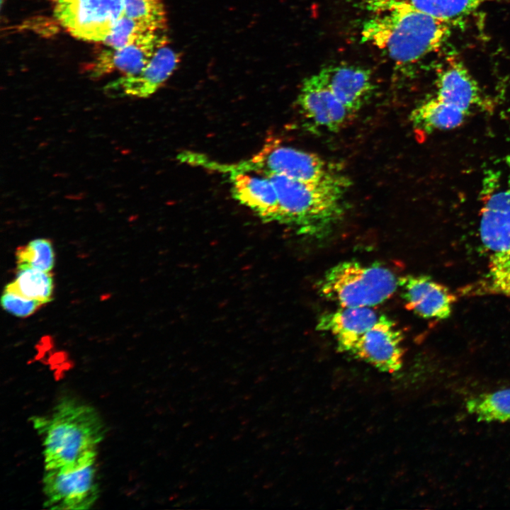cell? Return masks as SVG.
<instances>
[{"instance_id": "cell-39", "label": "cell", "mask_w": 510, "mask_h": 510, "mask_svg": "<svg viewBox=\"0 0 510 510\" xmlns=\"http://www.w3.org/2000/svg\"><path fill=\"white\" fill-rule=\"evenodd\" d=\"M203 444V441H196V442L195 443L194 446H195L196 448H199V447H200Z\"/></svg>"}, {"instance_id": "cell-5", "label": "cell", "mask_w": 510, "mask_h": 510, "mask_svg": "<svg viewBox=\"0 0 510 510\" xmlns=\"http://www.w3.org/2000/svg\"><path fill=\"white\" fill-rule=\"evenodd\" d=\"M207 170L224 175L244 172L259 175L278 174L309 183L343 182L349 180L340 170L317 154L268 141L251 157L234 163H222L205 157L201 163Z\"/></svg>"}, {"instance_id": "cell-4", "label": "cell", "mask_w": 510, "mask_h": 510, "mask_svg": "<svg viewBox=\"0 0 510 510\" xmlns=\"http://www.w3.org/2000/svg\"><path fill=\"white\" fill-rule=\"evenodd\" d=\"M273 183L278 199V221L300 232L323 234L343 214V198L350 181L309 183L278 174L263 175Z\"/></svg>"}, {"instance_id": "cell-41", "label": "cell", "mask_w": 510, "mask_h": 510, "mask_svg": "<svg viewBox=\"0 0 510 510\" xmlns=\"http://www.w3.org/2000/svg\"><path fill=\"white\" fill-rule=\"evenodd\" d=\"M183 437V433L179 432L176 436V441H178Z\"/></svg>"}, {"instance_id": "cell-30", "label": "cell", "mask_w": 510, "mask_h": 510, "mask_svg": "<svg viewBox=\"0 0 510 510\" xmlns=\"http://www.w3.org/2000/svg\"><path fill=\"white\" fill-rule=\"evenodd\" d=\"M244 495L246 497H248V498H249V497H250L251 496L253 495V492H252V490H251V489H246V490L244 492Z\"/></svg>"}, {"instance_id": "cell-13", "label": "cell", "mask_w": 510, "mask_h": 510, "mask_svg": "<svg viewBox=\"0 0 510 510\" xmlns=\"http://www.w3.org/2000/svg\"><path fill=\"white\" fill-rule=\"evenodd\" d=\"M180 62L179 55L165 45L154 54L146 67L135 75L123 76L105 87L108 96L146 98L155 93L169 78Z\"/></svg>"}, {"instance_id": "cell-46", "label": "cell", "mask_w": 510, "mask_h": 510, "mask_svg": "<svg viewBox=\"0 0 510 510\" xmlns=\"http://www.w3.org/2000/svg\"><path fill=\"white\" fill-rule=\"evenodd\" d=\"M258 428H259L258 426H254V427L251 429V432H255V431H256L258 430Z\"/></svg>"}, {"instance_id": "cell-50", "label": "cell", "mask_w": 510, "mask_h": 510, "mask_svg": "<svg viewBox=\"0 0 510 510\" xmlns=\"http://www.w3.org/2000/svg\"><path fill=\"white\" fill-rule=\"evenodd\" d=\"M234 388H230V389L229 390V392H234Z\"/></svg>"}, {"instance_id": "cell-37", "label": "cell", "mask_w": 510, "mask_h": 510, "mask_svg": "<svg viewBox=\"0 0 510 510\" xmlns=\"http://www.w3.org/2000/svg\"><path fill=\"white\" fill-rule=\"evenodd\" d=\"M178 497H179V494H178V493L173 494L169 497V500L176 499L178 498Z\"/></svg>"}, {"instance_id": "cell-17", "label": "cell", "mask_w": 510, "mask_h": 510, "mask_svg": "<svg viewBox=\"0 0 510 510\" xmlns=\"http://www.w3.org/2000/svg\"><path fill=\"white\" fill-rule=\"evenodd\" d=\"M227 176L232 184V194L234 199L262 218L278 221V196L268 177L244 172L231 173Z\"/></svg>"}, {"instance_id": "cell-48", "label": "cell", "mask_w": 510, "mask_h": 510, "mask_svg": "<svg viewBox=\"0 0 510 510\" xmlns=\"http://www.w3.org/2000/svg\"><path fill=\"white\" fill-rule=\"evenodd\" d=\"M264 416V413H263V412H260V413H259L258 414H256V417H261V416Z\"/></svg>"}, {"instance_id": "cell-8", "label": "cell", "mask_w": 510, "mask_h": 510, "mask_svg": "<svg viewBox=\"0 0 510 510\" xmlns=\"http://www.w3.org/2000/svg\"><path fill=\"white\" fill-rule=\"evenodd\" d=\"M42 484L44 504L52 509H89L99 494L96 462L74 470H45Z\"/></svg>"}, {"instance_id": "cell-35", "label": "cell", "mask_w": 510, "mask_h": 510, "mask_svg": "<svg viewBox=\"0 0 510 510\" xmlns=\"http://www.w3.org/2000/svg\"><path fill=\"white\" fill-rule=\"evenodd\" d=\"M249 503L253 504L256 502V497L254 495L251 496L249 497Z\"/></svg>"}, {"instance_id": "cell-11", "label": "cell", "mask_w": 510, "mask_h": 510, "mask_svg": "<svg viewBox=\"0 0 510 510\" xmlns=\"http://www.w3.org/2000/svg\"><path fill=\"white\" fill-rule=\"evenodd\" d=\"M169 41L166 30L153 31L139 41L119 49L106 47L89 64L86 70L91 79H99L114 71L123 76L140 73L156 52Z\"/></svg>"}, {"instance_id": "cell-15", "label": "cell", "mask_w": 510, "mask_h": 510, "mask_svg": "<svg viewBox=\"0 0 510 510\" xmlns=\"http://www.w3.org/2000/svg\"><path fill=\"white\" fill-rule=\"evenodd\" d=\"M318 74L352 114L367 103L374 91L371 72L361 67L330 65Z\"/></svg>"}, {"instance_id": "cell-7", "label": "cell", "mask_w": 510, "mask_h": 510, "mask_svg": "<svg viewBox=\"0 0 510 510\" xmlns=\"http://www.w3.org/2000/svg\"><path fill=\"white\" fill-rule=\"evenodd\" d=\"M57 21L73 37L102 42L124 15L123 0H49Z\"/></svg>"}, {"instance_id": "cell-31", "label": "cell", "mask_w": 510, "mask_h": 510, "mask_svg": "<svg viewBox=\"0 0 510 510\" xmlns=\"http://www.w3.org/2000/svg\"><path fill=\"white\" fill-rule=\"evenodd\" d=\"M253 395L251 393H246L244 394L242 397L244 400H249L252 398Z\"/></svg>"}, {"instance_id": "cell-6", "label": "cell", "mask_w": 510, "mask_h": 510, "mask_svg": "<svg viewBox=\"0 0 510 510\" xmlns=\"http://www.w3.org/2000/svg\"><path fill=\"white\" fill-rule=\"evenodd\" d=\"M398 286L399 279L383 266L346 261L325 273L318 289L340 307H372L389 299Z\"/></svg>"}, {"instance_id": "cell-47", "label": "cell", "mask_w": 510, "mask_h": 510, "mask_svg": "<svg viewBox=\"0 0 510 510\" xmlns=\"http://www.w3.org/2000/svg\"><path fill=\"white\" fill-rule=\"evenodd\" d=\"M208 460H209L208 458H205L201 461V464H205L208 462Z\"/></svg>"}, {"instance_id": "cell-38", "label": "cell", "mask_w": 510, "mask_h": 510, "mask_svg": "<svg viewBox=\"0 0 510 510\" xmlns=\"http://www.w3.org/2000/svg\"><path fill=\"white\" fill-rule=\"evenodd\" d=\"M217 436V432H213V433H212L211 434H210V436H209V439L213 440V439H215Z\"/></svg>"}, {"instance_id": "cell-16", "label": "cell", "mask_w": 510, "mask_h": 510, "mask_svg": "<svg viewBox=\"0 0 510 510\" xmlns=\"http://www.w3.org/2000/svg\"><path fill=\"white\" fill-rule=\"evenodd\" d=\"M380 315L370 307H341L323 314L318 321L317 329L333 335L339 349L348 353Z\"/></svg>"}, {"instance_id": "cell-33", "label": "cell", "mask_w": 510, "mask_h": 510, "mask_svg": "<svg viewBox=\"0 0 510 510\" xmlns=\"http://www.w3.org/2000/svg\"><path fill=\"white\" fill-rule=\"evenodd\" d=\"M192 424H193V421H191V420H187L186 421H185V422L183 424L182 427H183V428L188 427V426H189L190 425H191Z\"/></svg>"}, {"instance_id": "cell-19", "label": "cell", "mask_w": 510, "mask_h": 510, "mask_svg": "<svg viewBox=\"0 0 510 510\" xmlns=\"http://www.w3.org/2000/svg\"><path fill=\"white\" fill-rule=\"evenodd\" d=\"M465 407L477 421L510 422V387L472 397L467 400Z\"/></svg>"}, {"instance_id": "cell-42", "label": "cell", "mask_w": 510, "mask_h": 510, "mask_svg": "<svg viewBox=\"0 0 510 510\" xmlns=\"http://www.w3.org/2000/svg\"><path fill=\"white\" fill-rule=\"evenodd\" d=\"M268 448H269V443H266V442L265 443H264V444L262 445V448L264 449V450H266V449H268Z\"/></svg>"}, {"instance_id": "cell-20", "label": "cell", "mask_w": 510, "mask_h": 510, "mask_svg": "<svg viewBox=\"0 0 510 510\" xmlns=\"http://www.w3.org/2000/svg\"><path fill=\"white\" fill-rule=\"evenodd\" d=\"M53 290L54 280L51 272L32 268H18L15 279L4 289L44 305L51 301Z\"/></svg>"}, {"instance_id": "cell-10", "label": "cell", "mask_w": 510, "mask_h": 510, "mask_svg": "<svg viewBox=\"0 0 510 510\" xmlns=\"http://www.w3.org/2000/svg\"><path fill=\"white\" fill-rule=\"evenodd\" d=\"M379 370L394 373L402 366V334L393 321L381 314L348 353Z\"/></svg>"}, {"instance_id": "cell-36", "label": "cell", "mask_w": 510, "mask_h": 510, "mask_svg": "<svg viewBox=\"0 0 510 510\" xmlns=\"http://www.w3.org/2000/svg\"><path fill=\"white\" fill-rule=\"evenodd\" d=\"M217 407H218V404H214L211 408H210L209 412L210 413H214L217 410Z\"/></svg>"}, {"instance_id": "cell-23", "label": "cell", "mask_w": 510, "mask_h": 510, "mask_svg": "<svg viewBox=\"0 0 510 510\" xmlns=\"http://www.w3.org/2000/svg\"><path fill=\"white\" fill-rule=\"evenodd\" d=\"M153 31L157 30H152L124 14L102 42L108 48L119 49L139 41Z\"/></svg>"}, {"instance_id": "cell-32", "label": "cell", "mask_w": 510, "mask_h": 510, "mask_svg": "<svg viewBox=\"0 0 510 510\" xmlns=\"http://www.w3.org/2000/svg\"><path fill=\"white\" fill-rule=\"evenodd\" d=\"M242 437H243V434H236L235 436H233L232 441H237L240 440Z\"/></svg>"}, {"instance_id": "cell-1", "label": "cell", "mask_w": 510, "mask_h": 510, "mask_svg": "<svg viewBox=\"0 0 510 510\" xmlns=\"http://www.w3.org/2000/svg\"><path fill=\"white\" fill-rule=\"evenodd\" d=\"M373 14L363 23L361 40L398 64L417 62L440 49L450 24L398 0H366Z\"/></svg>"}, {"instance_id": "cell-9", "label": "cell", "mask_w": 510, "mask_h": 510, "mask_svg": "<svg viewBox=\"0 0 510 510\" xmlns=\"http://www.w3.org/2000/svg\"><path fill=\"white\" fill-rule=\"evenodd\" d=\"M434 99L463 124L471 112L482 108V91L468 69L455 59L448 60L438 73Z\"/></svg>"}, {"instance_id": "cell-18", "label": "cell", "mask_w": 510, "mask_h": 510, "mask_svg": "<svg viewBox=\"0 0 510 510\" xmlns=\"http://www.w3.org/2000/svg\"><path fill=\"white\" fill-rule=\"evenodd\" d=\"M414 8L443 21L452 26H459L485 4L494 0H398Z\"/></svg>"}, {"instance_id": "cell-43", "label": "cell", "mask_w": 510, "mask_h": 510, "mask_svg": "<svg viewBox=\"0 0 510 510\" xmlns=\"http://www.w3.org/2000/svg\"><path fill=\"white\" fill-rule=\"evenodd\" d=\"M227 410H228V408H227V407L221 408L220 412L221 414H225Z\"/></svg>"}, {"instance_id": "cell-12", "label": "cell", "mask_w": 510, "mask_h": 510, "mask_svg": "<svg viewBox=\"0 0 510 510\" xmlns=\"http://www.w3.org/2000/svg\"><path fill=\"white\" fill-rule=\"evenodd\" d=\"M297 104L307 123L314 130L336 132L352 114L334 96L318 73L303 81Z\"/></svg>"}, {"instance_id": "cell-25", "label": "cell", "mask_w": 510, "mask_h": 510, "mask_svg": "<svg viewBox=\"0 0 510 510\" xmlns=\"http://www.w3.org/2000/svg\"><path fill=\"white\" fill-rule=\"evenodd\" d=\"M266 470V469L265 468H260L259 470V471L254 475V477L255 479L259 478L260 477H261L263 475V474L265 472Z\"/></svg>"}, {"instance_id": "cell-44", "label": "cell", "mask_w": 510, "mask_h": 510, "mask_svg": "<svg viewBox=\"0 0 510 510\" xmlns=\"http://www.w3.org/2000/svg\"><path fill=\"white\" fill-rule=\"evenodd\" d=\"M246 430V426H242V427L239 428V431H240V432L245 431Z\"/></svg>"}, {"instance_id": "cell-34", "label": "cell", "mask_w": 510, "mask_h": 510, "mask_svg": "<svg viewBox=\"0 0 510 510\" xmlns=\"http://www.w3.org/2000/svg\"><path fill=\"white\" fill-rule=\"evenodd\" d=\"M198 467L193 466L189 470H188V475H193L198 470Z\"/></svg>"}, {"instance_id": "cell-29", "label": "cell", "mask_w": 510, "mask_h": 510, "mask_svg": "<svg viewBox=\"0 0 510 510\" xmlns=\"http://www.w3.org/2000/svg\"><path fill=\"white\" fill-rule=\"evenodd\" d=\"M251 419L249 417L246 416L242 420H241V425L242 426H246L249 422Z\"/></svg>"}, {"instance_id": "cell-28", "label": "cell", "mask_w": 510, "mask_h": 510, "mask_svg": "<svg viewBox=\"0 0 510 510\" xmlns=\"http://www.w3.org/2000/svg\"><path fill=\"white\" fill-rule=\"evenodd\" d=\"M188 485V482L186 481H181L177 483V487L179 489H183Z\"/></svg>"}, {"instance_id": "cell-21", "label": "cell", "mask_w": 510, "mask_h": 510, "mask_svg": "<svg viewBox=\"0 0 510 510\" xmlns=\"http://www.w3.org/2000/svg\"><path fill=\"white\" fill-rule=\"evenodd\" d=\"M124 14L154 30H166L167 17L162 0H123Z\"/></svg>"}, {"instance_id": "cell-14", "label": "cell", "mask_w": 510, "mask_h": 510, "mask_svg": "<svg viewBox=\"0 0 510 510\" xmlns=\"http://www.w3.org/2000/svg\"><path fill=\"white\" fill-rule=\"evenodd\" d=\"M407 307L425 319H443L451 313L455 298L444 285L426 276L409 275L399 278Z\"/></svg>"}, {"instance_id": "cell-24", "label": "cell", "mask_w": 510, "mask_h": 510, "mask_svg": "<svg viewBox=\"0 0 510 510\" xmlns=\"http://www.w3.org/2000/svg\"><path fill=\"white\" fill-rule=\"evenodd\" d=\"M4 310L18 317H27L44 305L40 301L26 298L16 293L4 290L1 298Z\"/></svg>"}, {"instance_id": "cell-22", "label": "cell", "mask_w": 510, "mask_h": 510, "mask_svg": "<svg viewBox=\"0 0 510 510\" xmlns=\"http://www.w3.org/2000/svg\"><path fill=\"white\" fill-rule=\"evenodd\" d=\"M18 268H32L51 272L55 265V252L51 242L35 239L16 250Z\"/></svg>"}, {"instance_id": "cell-27", "label": "cell", "mask_w": 510, "mask_h": 510, "mask_svg": "<svg viewBox=\"0 0 510 510\" xmlns=\"http://www.w3.org/2000/svg\"><path fill=\"white\" fill-rule=\"evenodd\" d=\"M266 378V377L265 375H260L254 380V383L259 384V383L262 382L263 381H265Z\"/></svg>"}, {"instance_id": "cell-26", "label": "cell", "mask_w": 510, "mask_h": 510, "mask_svg": "<svg viewBox=\"0 0 510 510\" xmlns=\"http://www.w3.org/2000/svg\"><path fill=\"white\" fill-rule=\"evenodd\" d=\"M268 434H269L268 431H267L266 429L262 430L257 434L256 438L259 439V438L266 437V436L268 435Z\"/></svg>"}, {"instance_id": "cell-40", "label": "cell", "mask_w": 510, "mask_h": 510, "mask_svg": "<svg viewBox=\"0 0 510 510\" xmlns=\"http://www.w3.org/2000/svg\"><path fill=\"white\" fill-rule=\"evenodd\" d=\"M272 485H273V484H272L271 482H266L264 484L263 487H264V489H268V488L271 487Z\"/></svg>"}, {"instance_id": "cell-49", "label": "cell", "mask_w": 510, "mask_h": 510, "mask_svg": "<svg viewBox=\"0 0 510 510\" xmlns=\"http://www.w3.org/2000/svg\"><path fill=\"white\" fill-rule=\"evenodd\" d=\"M261 453V449H259V450H257L255 451V453H256V454H259V453Z\"/></svg>"}, {"instance_id": "cell-2", "label": "cell", "mask_w": 510, "mask_h": 510, "mask_svg": "<svg viewBox=\"0 0 510 510\" xmlns=\"http://www.w3.org/2000/svg\"><path fill=\"white\" fill-rule=\"evenodd\" d=\"M33 421L43 438L45 470H74L96 462L105 429L94 408L64 397L51 415L34 417Z\"/></svg>"}, {"instance_id": "cell-45", "label": "cell", "mask_w": 510, "mask_h": 510, "mask_svg": "<svg viewBox=\"0 0 510 510\" xmlns=\"http://www.w3.org/2000/svg\"><path fill=\"white\" fill-rule=\"evenodd\" d=\"M196 409V407H191L188 409V412L191 413V412H194Z\"/></svg>"}, {"instance_id": "cell-3", "label": "cell", "mask_w": 510, "mask_h": 510, "mask_svg": "<svg viewBox=\"0 0 510 510\" xmlns=\"http://www.w3.org/2000/svg\"><path fill=\"white\" fill-rule=\"evenodd\" d=\"M480 234L487 254V290L510 298V151L489 170L481 191Z\"/></svg>"}]
</instances>
